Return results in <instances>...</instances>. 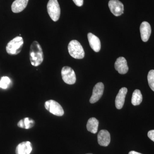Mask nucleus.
<instances>
[{"label":"nucleus","instance_id":"obj_5","mask_svg":"<svg viewBox=\"0 0 154 154\" xmlns=\"http://www.w3.org/2000/svg\"><path fill=\"white\" fill-rule=\"evenodd\" d=\"M45 107L51 113L57 116H62L64 112L60 104L54 100H50L45 103Z\"/></svg>","mask_w":154,"mask_h":154},{"label":"nucleus","instance_id":"obj_6","mask_svg":"<svg viewBox=\"0 0 154 154\" xmlns=\"http://www.w3.org/2000/svg\"><path fill=\"white\" fill-rule=\"evenodd\" d=\"M61 75L64 82L68 85L74 84L76 82V75L74 71L69 66H64L61 70Z\"/></svg>","mask_w":154,"mask_h":154},{"label":"nucleus","instance_id":"obj_10","mask_svg":"<svg viewBox=\"0 0 154 154\" xmlns=\"http://www.w3.org/2000/svg\"><path fill=\"white\" fill-rule=\"evenodd\" d=\"M140 32L142 41L144 42L148 41L151 33V28L148 22H143L141 24Z\"/></svg>","mask_w":154,"mask_h":154},{"label":"nucleus","instance_id":"obj_21","mask_svg":"<svg viewBox=\"0 0 154 154\" xmlns=\"http://www.w3.org/2000/svg\"><path fill=\"white\" fill-rule=\"evenodd\" d=\"M148 136L150 139L154 142V130L149 131L148 133Z\"/></svg>","mask_w":154,"mask_h":154},{"label":"nucleus","instance_id":"obj_19","mask_svg":"<svg viewBox=\"0 0 154 154\" xmlns=\"http://www.w3.org/2000/svg\"><path fill=\"white\" fill-rule=\"evenodd\" d=\"M147 79L150 88L154 91V70H151L149 72Z\"/></svg>","mask_w":154,"mask_h":154},{"label":"nucleus","instance_id":"obj_4","mask_svg":"<svg viewBox=\"0 0 154 154\" xmlns=\"http://www.w3.org/2000/svg\"><path fill=\"white\" fill-rule=\"evenodd\" d=\"M47 11L53 21L57 22L60 15V8L57 0H49L47 6Z\"/></svg>","mask_w":154,"mask_h":154},{"label":"nucleus","instance_id":"obj_7","mask_svg":"<svg viewBox=\"0 0 154 154\" xmlns=\"http://www.w3.org/2000/svg\"><path fill=\"white\" fill-rule=\"evenodd\" d=\"M108 6L111 13L116 17L120 16L123 13L124 5L118 0H110Z\"/></svg>","mask_w":154,"mask_h":154},{"label":"nucleus","instance_id":"obj_22","mask_svg":"<svg viewBox=\"0 0 154 154\" xmlns=\"http://www.w3.org/2000/svg\"><path fill=\"white\" fill-rule=\"evenodd\" d=\"M76 5L78 7H81L83 5L84 0H73Z\"/></svg>","mask_w":154,"mask_h":154},{"label":"nucleus","instance_id":"obj_12","mask_svg":"<svg viewBox=\"0 0 154 154\" xmlns=\"http://www.w3.org/2000/svg\"><path fill=\"white\" fill-rule=\"evenodd\" d=\"M128 92L126 88H122L120 89L115 99L116 107L117 109H121L124 105L125 96Z\"/></svg>","mask_w":154,"mask_h":154},{"label":"nucleus","instance_id":"obj_15","mask_svg":"<svg viewBox=\"0 0 154 154\" xmlns=\"http://www.w3.org/2000/svg\"><path fill=\"white\" fill-rule=\"evenodd\" d=\"M29 0H15L11 6L12 11L14 13L22 12L27 7Z\"/></svg>","mask_w":154,"mask_h":154},{"label":"nucleus","instance_id":"obj_2","mask_svg":"<svg viewBox=\"0 0 154 154\" xmlns=\"http://www.w3.org/2000/svg\"><path fill=\"white\" fill-rule=\"evenodd\" d=\"M69 54L72 57L77 59H82L85 57L84 48L79 41L76 40L70 42L68 46Z\"/></svg>","mask_w":154,"mask_h":154},{"label":"nucleus","instance_id":"obj_14","mask_svg":"<svg viewBox=\"0 0 154 154\" xmlns=\"http://www.w3.org/2000/svg\"><path fill=\"white\" fill-rule=\"evenodd\" d=\"M32 150V146L29 141L23 142L17 146L16 154H30Z\"/></svg>","mask_w":154,"mask_h":154},{"label":"nucleus","instance_id":"obj_13","mask_svg":"<svg viewBox=\"0 0 154 154\" xmlns=\"http://www.w3.org/2000/svg\"><path fill=\"white\" fill-rule=\"evenodd\" d=\"M88 38L91 48L95 52H99L101 47V42L99 38L91 33H88Z\"/></svg>","mask_w":154,"mask_h":154},{"label":"nucleus","instance_id":"obj_24","mask_svg":"<svg viewBox=\"0 0 154 154\" xmlns=\"http://www.w3.org/2000/svg\"><path fill=\"white\" fill-rule=\"evenodd\" d=\"M93 154L89 153V154Z\"/></svg>","mask_w":154,"mask_h":154},{"label":"nucleus","instance_id":"obj_3","mask_svg":"<svg viewBox=\"0 0 154 154\" xmlns=\"http://www.w3.org/2000/svg\"><path fill=\"white\" fill-rule=\"evenodd\" d=\"M24 40L21 36H17L9 42L6 46V51L10 55H17L21 52Z\"/></svg>","mask_w":154,"mask_h":154},{"label":"nucleus","instance_id":"obj_1","mask_svg":"<svg viewBox=\"0 0 154 154\" xmlns=\"http://www.w3.org/2000/svg\"><path fill=\"white\" fill-rule=\"evenodd\" d=\"M44 59L43 51L38 42L34 41L30 45V60L31 64L34 66L40 65Z\"/></svg>","mask_w":154,"mask_h":154},{"label":"nucleus","instance_id":"obj_18","mask_svg":"<svg viewBox=\"0 0 154 154\" xmlns=\"http://www.w3.org/2000/svg\"><path fill=\"white\" fill-rule=\"evenodd\" d=\"M143 96L140 91L139 90H135L134 91L131 98V103L134 106L140 105L142 102Z\"/></svg>","mask_w":154,"mask_h":154},{"label":"nucleus","instance_id":"obj_8","mask_svg":"<svg viewBox=\"0 0 154 154\" xmlns=\"http://www.w3.org/2000/svg\"><path fill=\"white\" fill-rule=\"evenodd\" d=\"M104 90V85L103 83L99 82L96 84L94 86L93 94L90 98V103L94 104L98 102L103 95Z\"/></svg>","mask_w":154,"mask_h":154},{"label":"nucleus","instance_id":"obj_23","mask_svg":"<svg viewBox=\"0 0 154 154\" xmlns=\"http://www.w3.org/2000/svg\"><path fill=\"white\" fill-rule=\"evenodd\" d=\"M128 154H142L138 152L134 151H131Z\"/></svg>","mask_w":154,"mask_h":154},{"label":"nucleus","instance_id":"obj_9","mask_svg":"<svg viewBox=\"0 0 154 154\" xmlns=\"http://www.w3.org/2000/svg\"><path fill=\"white\" fill-rule=\"evenodd\" d=\"M115 69L120 74H125L128 70V67L126 59L123 57L117 59L114 64Z\"/></svg>","mask_w":154,"mask_h":154},{"label":"nucleus","instance_id":"obj_11","mask_svg":"<svg viewBox=\"0 0 154 154\" xmlns=\"http://www.w3.org/2000/svg\"><path fill=\"white\" fill-rule=\"evenodd\" d=\"M98 143L100 146H107L110 142V133L106 130H102L98 134Z\"/></svg>","mask_w":154,"mask_h":154},{"label":"nucleus","instance_id":"obj_16","mask_svg":"<svg viewBox=\"0 0 154 154\" xmlns=\"http://www.w3.org/2000/svg\"><path fill=\"white\" fill-rule=\"evenodd\" d=\"M99 122L96 118L92 117L89 119L87 124L88 131L93 134H96L98 131Z\"/></svg>","mask_w":154,"mask_h":154},{"label":"nucleus","instance_id":"obj_17","mask_svg":"<svg viewBox=\"0 0 154 154\" xmlns=\"http://www.w3.org/2000/svg\"><path fill=\"white\" fill-rule=\"evenodd\" d=\"M34 120L28 117H26L23 119L20 120L18 122L17 125L21 128L25 129H30L33 127L34 125Z\"/></svg>","mask_w":154,"mask_h":154},{"label":"nucleus","instance_id":"obj_20","mask_svg":"<svg viewBox=\"0 0 154 154\" xmlns=\"http://www.w3.org/2000/svg\"><path fill=\"white\" fill-rule=\"evenodd\" d=\"M10 83L11 80L10 78L7 76L3 77L0 81V88L3 89H7Z\"/></svg>","mask_w":154,"mask_h":154}]
</instances>
